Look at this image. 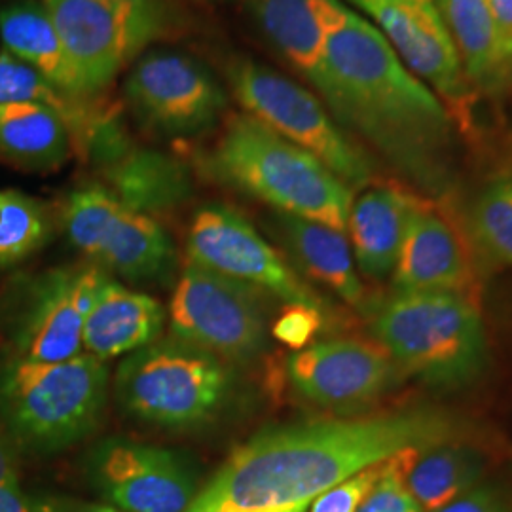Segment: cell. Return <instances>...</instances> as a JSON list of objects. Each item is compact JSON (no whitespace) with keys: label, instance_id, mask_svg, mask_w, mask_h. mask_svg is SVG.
<instances>
[{"label":"cell","instance_id":"cell-35","mask_svg":"<svg viewBox=\"0 0 512 512\" xmlns=\"http://www.w3.org/2000/svg\"><path fill=\"white\" fill-rule=\"evenodd\" d=\"M0 484L19 486L18 465L10 439L0 423Z\"/></svg>","mask_w":512,"mask_h":512},{"label":"cell","instance_id":"cell-39","mask_svg":"<svg viewBox=\"0 0 512 512\" xmlns=\"http://www.w3.org/2000/svg\"><path fill=\"white\" fill-rule=\"evenodd\" d=\"M429 2H435V0H429Z\"/></svg>","mask_w":512,"mask_h":512},{"label":"cell","instance_id":"cell-1","mask_svg":"<svg viewBox=\"0 0 512 512\" xmlns=\"http://www.w3.org/2000/svg\"><path fill=\"white\" fill-rule=\"evenodd\" d=\"M458 416L410 406L359 418L296 421L262 429L238 446L188 512H289L404 450L465 440Z\"/></svg>","mask_w":512,"mask_h":512},{"label":"cell","instance_id":"cell-16","mask_svg":"<svg viewBox=\"0 0 512 512\" xmlns=\"http://www.w3.org/2000/svg\"><path fill=\"white\" fill-rule=\"evenodd\" d=\"M294 391L323 408H359L399 384L401 368L378 342L332 338L294 351L287 361Z\"/></svg>","mask_w":512,"mask_h":512},{"label":"cell","instance_id":"cell-2","mask_svg":"<svg viewBox=\"0 0 512 512\" xmlns=\"http://www.w3.org/2000/svg\"><path fill=\"white\" fill-rule=\"evenodd\" d=\"M313 86L344 126L361 133L406 177L427 190H444L452 114L406 69L376 25L349 12L330 37Z\"/></svg>","mask_w":512,"mask_h":512},{"label":"cell","instance_id":"cell-37","mask_svg":"<svg viewBox=\"0 0 512 512\" xmlns=\"http://www.w3.org/2000/svg\"><path fill=\"white\" fill-rule=\"evenodd\" d=\"M74 512H124L116 507H103V505H88V507H82L78 511Z\"/></svg>","mask_w":512,"mask_h":512},{"label":"cell","instance_id":"cell-30","mask_svg":"<svg viewBox=\"0 0 512 512\" xmlns=\"http://www.w3.org/2000/svg\"><path fill=\"white\" fill-rule=\"evenodd\" d=\"M431 450V448H429ZM425 450H404L389 458L384 475L361 501L357 512H423L418 501L406 488V471Z\"/></svg>","mask_w":512,"mask_h":512},{"label":"cell","instance_id":"cell-26","mask_svg":"<svg viewBox=\"0 0 512 512\" xmlns=\"http://www.w3.org/2000/svg\"><path fill=\"white\" fill-rule=\"evenodd\" d=\"M12 103H42L59 110L69 124L73 148L82 156L97 131L114 118L112 112L99 109L92 99H78L55 90L29 65L4 52L0 54V105Z\"/></svg>","mask_w":512,"mask_h":512},{"label":"cell","instance_id":"cell-7","mask_svg":"<svg viewBox=\"0 0 512 512\" xmlns=\"http://www.w3.org/2000/svg\"><path fill=\"white\" fill-rule=\"evenodd\" d=\"M90 97L171 31L164 0H42Z\"/></svg>","mask_w":512,"mask_h":512},{"label":"cell","instance_id":"cell-5","mask_svg":"<svg viewBox=\"0 0 512 512\" xmlns=\"http://www.w3.org/2000/svg\"><path fill=\"white\" fill-rule=\"evenodd\" d=\"M376 342L399 368L440 389L476 380L488 361L476 298L452 293H395L372 315Z\"/></svg>","mask_w":512,"mask_h":512},{"label":"cell","instance_id":"cell-19","mask_svg":"<svg viewBox=\"0 0 512 512\" xmlns=\"http://www.w3.org/2000/svg\"><path fill=\"white\" fill-rule=\"evenodd\" d=\"M262 33L311 84L319 76L329 40L348 19L340 0H251Z\"/></svg>","mask_w":512,"mask_h":512},{"label":"cell","instance_id":"cell-11","mask_svg":"<svg viewBox=\"0 0 512 512\" xmlns=\"http://www.w3.org/2000/svg\"><path fill=\"white\" fill-rule=\"evenodd\" d=\"M186 255L188 262L272 294L287 306L327 308L255 226L226 205H205L194 215Z\"/></svg>","mask_w":512,"mask_h":512},{"label":"cell","instance_id":"cell-22","mask_svg":"<svg viewBox=\"0 0 512 512\" xmlns=\"http://www.w3.org/2000/svg\"><path fill=\"white\" fill-rule=\"evenodd\" d=\"M0 42L8 54L37 71L55 90L92 99L42 2L18 0L4 6L0 10Z\"/></svg>","mask_w":512,"mask_h":512},{"label":"cell","instance_id":"cell-27","mask_svg":"<svg viewBox=\"0 0 512 512\" xmlns=\"http://www.w3.org/2000/svg\"><path fill=\"white\" fill-rule=\"evenodd\" d=\"M482 454L463 440L421 452L406 471V488L423 512H437L480 484Z\"/></svg>","mask_w":512,"mask_h":512},{"label":"cell","instance_id":"cell-38","mask_svg":"<svg viewBox=\"0 0 512 512\" xmlns=\"http://www.w3.org/2000/svg\"><path fill=\"white\" fill-rule=\"evenodd\" d=\"M308 511V509H294V511H289V512H306Z\"/></svg>","mask_w":512,"mask_h":512},{"label":"cell","instance_id":"cell-24","mask_svg":"<svg viewBox=\"0 0 512 512\" xmlns=\"http://www.w3.org/2000/svg\"><path fill=\"white\" fill-rule=\"evenodd\" d=\"M456 44L463 73L475 90L512 84V59L486 0H435Z\"/></svg>","mask_w":512,"mask_h":512},{"label":"cell","instance_id":"cell-6","mask_svg":"<svg viewBox=\"0 0 512 512\" xmlns=\"http://www.w3.org/2000/svg\"><path fill=\"white\" fill-rule=\"evenodd\" d=\"M114 387L133 420L175 431L215 420L232 397L234 376L217 355L171 336L128 355Z\"/></svg>","mask_w":512,"mask_h":512},{"label":"cell","instance_id":"cell-34","mask_svg":"<svg viewBox=\"0 0 512 512\" xmlns=\"http://www.w3.org/2000/svg\"><path fill=\"white\" fill-rule=\"evenodd\" d=\"M0 512H52V509L23 494L19 486L0 484Z\"/></svg>","mask_w":512,"mask_h":512},{"label":"cell","instance_id":"cell-40","mask_svg":"<svg viewBox=\"0 0 512 512\" xmlns=\"http://www.w3.org/2000/svg\"><path fill=\"white\" fill-rule=\"evenodd\" d=\"M512 512V511H511Z\"/></svg>","mask_w":512,"mask_h":512},{"label":"cell","instance_id":"cell-10","mask_svg":"<svg viewBox=\"0 0 512 512\" xmlns=\"http://www.w3.org/2000/svg\"><path fill=\"white\" fill-rule=\"evenodd\" d=\"M171 336L222 361L245 363L268 344V315L260 291L188 262L169 306Z\"/></svg>","mask_w":512,"mask_h":512},{"label":"cell","instance_id":"cell-25","mask_svg":"<svg viewBox=\"0 0 512 512\" xmlns=\"http://www.w3.org/2000/svg\"><path fill=\"white\" fill-rule=\"evenodd\" d=\"M65 116L42 103L0 105V160L23 169H55L73 152Z\"/></svg>","mask_w":512,"mask_h":512},{"label":"cell","instance_id":"cell-23","mask_svg":"<svg viewBox=\"0 0 512 512\" xmlns=\"http://www.w3.org/2000/svg\"><path fill=\"white\" fill-rule=\"evenodd\" d=\"M275 228L296 264L351 306H363L365 289L355 270L346 232L275 211Z\"/></svg>","mask_w":512,"mask_h":512},{"label":"cell","instance_id":"cell-8","mask_svg":"<svg viewBox=\"0 0 512 512\" xmlns=\"http://www.w3.org/2000/svg\"><path fill=\"white\" fill-rule=\"evenodd\" d=\"M228 78L245 114L308 150L349 188H366L374 179L370 158L300 84L255 61H236Z\"/></svg>","mask_w":512,"mask_h":512},{"label":"cell","instance_id":"cell-15","mask_svg":"<svg viewBox=\"0 0 512 512\" xmlns=\"http://www.w3.org/2000/svg\"><path fill=\"white\" fill-rule=\"evenodd\" d=\"M351 2L376 21L406 69L437 93L444 105H454L459 122H465L473 86L463 73L456 44L437 4L429 0Z\"/></svg>","mask_w":512,"mask_h":512},{"label":"cell","instance_id":"cell-3","mask_svg":"<svg viewBox=\"0 0 512 512\" xmlns=\"http://www.w3.org/2000/svg\"><path fill=\"white\" fill-rule=\"evenodd\" d=\"M209 171L277 213L315 220L340 232L348 228L355 190L308 150L245 112L224 124L209 154Z\"/></svg>","mask_w":512,"mask_h":512},{"label":"cell","instance_id":"cell-13","mask_svg":"<svg viewBox=\"0 0 512 512\" xmlns=\"http://www.w3.org/2000/svg\"><path fill=\"white\" fill-rule=\"evenodd\" d=\"M86 475L124 512H188L200 494L198 475L179 452L120 437L93 446Z\"/></svg>","mask_w":512,"mask_h":512},{"label":"cell","instance_id":"cell-29","mask_svg":"<svg viewBox=\"0 0 512 512\" xmlns=\"http://www.w3.org/2000/svg\"><path fill=\"white\" fill-rule=\"evenodd\" d=\"M469 230L486 255L512 266V181H499L480 194Z\"/></svg>","mask_w":512,"mask_h":512},{"label":"cell","instance_id":"cell-36","mask_svg":"<svg viewBox=\"0 0 512 512\" xmlns=\"http://www.w3.org/2000/svg\"><path fill=\"white\" fill-rule=\"evenodd\" d=\"M494 16L499 35L512 59V0H486Z\"/></svg>","mask_w":512,"mask_h":512},{"label":"cell","instance_id":"cell-28","mask_svg":"<svg viewBox=\"0 0 512 512\" xmlns=\"http://www.w3.org/2000/svg\"><path fill=\"white\" fill-rule=\"evenodd\" d=\"M50 234L52 217L44 203L19 190H0V270L37 253Z\"/></svg>","mask_w":512,"mask_h":512},{"label":"cell","instance_id":"cell-14","mask_svg":"<svg viewBox=\"0 0 512 512\" xmlns=\"http://www.w3.org/2000/svg\"><path fill=\"white\" fill-rule=\"evenodd\" d=\"M129 107L141 122L167 137L213 128L228 105L217 78L202 63L177 52L139 57L126 80Z\"/></svg>","mask_w":512,"mask_h":512},{"label":"cell","instance_id":"cell-20","mask_svg":"<svg viewBox=\"0 0 512 512\" xmlns=\"http://www.w3.org/2000/svg\"><path fill=\"white\" fill-rule=\"evenodd\" d=\"M418 203V196L397 184H376L353 198L346 230L361 274L372 279L393 274Z\"/></svg>","mask_w":512,"mask_h":512},{"label":"cell","instance_id":"cell-4","mask_svg":"<svg viewBox=\"0 0 512 512\" xmlns=\"http://www.w3.org/2000/svg\"><path fill=\"white\" fill-rule=\"evenodd\" d=\"M109 397V366L90 353L59 363L12 355L0 365V423L25 450L55 454L88 439Z\"/></svg>","mask_w":512,"mask_h":512},{"label":"cell","instance_id":"cell-18","mask_svg":"<svg viewBox=\"0 0 512 512\" xmlns=\"http://www.w3.org/2000/svg\"><path fill=\"white\" fill-rule=\"evenodd\" d=\"M92 158L105 179L103 186L129 209L152 215L184 202L190 194V179L183 164L128 141L120 124H112L93 143Z\"/></svg>","mask_w":512,"mask_h":512},{"label":"cell","instance_id":"cell-12","mask_svg":"<svg viewBox=\"0 0 512 512\" xmlns=\"http://www.w3.org/2000/svg\"><path fill=\"white\" fill-rule=\"evenodd\" d=\"M107 279L90 262L38 275L25 287L12 321L14 355L35 363H59L84 353V323Z\"/></svg>","mask_w":512,"mask_h":512},{"label":"cell","instance_id":"cell-33","mask_svg":"<svg viewBox=\"0 0 512 512\" xmlns=\"http://www.w3.org/2000/svg\"><path fill=\"white\" fill-rule=\"evenodd\" d=\"M437 512H509L503 492L495 484H478Z\"/></svg>","mask_w":512,"mask_h":512},{"label":"cell","instance_id":"cell-9","mask_svg":"<svg viewBox=\"0 0 512 512\" xmlns=\"http://www.w3.org/2000/svg\"><path fill=\"white\" fill-rule=\"evenodd\" d=\"M63 228L76 251L105 274L133 283L164 281L175 268V247L164 226L129 209L107 186L86 184L69 194Z\"/></svg>","mask_w":512,"mask_h":512},{"label":"cell","instance_id":"cell-17","mask_svg":"<svg viewBox=\"0 0 512 512\" xmlns=\"http://www.w3.org/2000/svg\"><path fill=\"white\" fill-rule=\"evenodd\" d=\"M397 293H452L475 298L476 270L467 234L452 215L420 200L393 270Z\"/></svg>","mask_w":512,"mask_h":512},{"label":"cell","instance_id":"cell-21","mask_svg":"<svg viewBox=\"0 0 512 512\" xmlns=\"http://www.w3.org/2000/svg\"><path fill=\"white\" fill-rule=\"evenodd\" d=\"M164 323L165 311L156 298L107 279L84 323L82 342L86 353L107 363L160 340Z\"/></svg>","mask_w":512,"mask_h":512},{"label":"cell","instance_id":"cell-32","mask_svg":"<svg viewBox=\"0 0 512 512\" xmlns=\"http://www.w3.org/2000/svg\"><path fill=\"white\" fill-rule=\"evenodd\" d=\"M323 323L325 311L308 306H285L272 327V334L287 348L300 351L310 346L313 336L321 330Z\"/></svg>","mask_w":512,"mask_h":512},{"label":"cell","instance_id":"cell-31","mask_svg":"<svg viewBox=\"0 0 512 512\" xmlns=\"http://www.w3.org/2000/svg\"><path fill=\"white\" fill-rule=\"evenodd\" d=\"M387 461L389 459L376 463L348 480L340 482L338 486L330 488L325 494L319 495L317 499H313L310 512H357L366 494L372 490L378 478L384 475Z\"/></svg>","mask_w":512,"mask_h":512}]
</instances>
